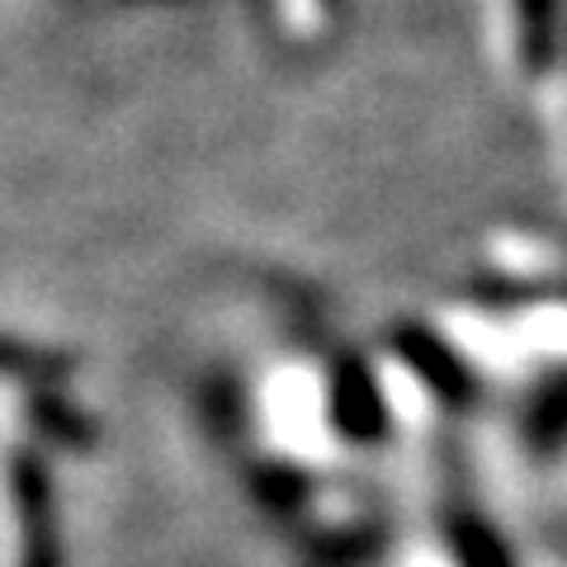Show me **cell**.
<instances>
[{"instance_id":"3957f363","label":"cell","mask_w":567,"mask_h":567,"mask_svg":"<svg viewBox=\"0 0 567 567\" xmlns=\"http://www.w3.org/2000/svg\"><path fill=\"white\" fill-rule=\"evenodd\" d=\"M539 81H548L544 110H548V128H554V147H558V156H563V171H567V29H563L558 58L548 62V71H544Z\"/></svg>"},{"instance_id":"7a4b0ae2","label":"cell","mask_w":567,"mask_h":567,"mask_svg":"<svg viewBox=\"0 0 567 567\" xmlns=\"http://www.w3.org/2000/svg\"><path fill=\"white\" fill-rule=\"evenodd\" d=\"M270 6H275L279 29L293 43H322L331 33V20H336L331 0H270Z\"/></svg>"},{"instance_id":"6da1fadb","label":"cell","mask_w":567,"mask_h":567,"mask_svg":"<svg viewBox=\"0 0 567 567\" xmlns=\"http://www.w3.org/2000/svg\"><path fill=\"white\" fill-rule=\"evenodd\" d=\"M563 24H558V0H502L496 14V58L511 76L539 81L548 62L558 58Z\"/></svg>"}]
</instances>
